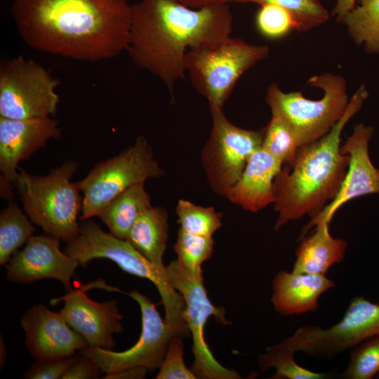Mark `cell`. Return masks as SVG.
I'll list each match as a JSON object with an SVG mask.
<instances>
[{
    "label": "cell",
    "instance_id": "cell-1",
    "mask_svg": "<svg viewBox=\"0 0 379 379\" xmlns=\"http://www.w3.org/2000/svg\"><path fill=\"white\" fill-rule=\"evenodd\" d=\"M10 12L24 43L39 51L97 62L128 46V0H13Z\"/></svg>",
    "mask_w": 379,
    "mask_h": 379
},
{
    "label": "cell",
    "instance_id": "cell-2",
    "mask_svg": "<svg viewBox=\"0 0 379 379\" xmlns=\"http://www.w3.org/2000/svg\"><path fill=\"white\" fill-rule=\"evenodd\" d=\"M232 25L229 4L194 9L178 0H139L132 4L126 52L173 93L187 76L186 53L230 36Z\"/></svg>",
    "mask_w": 379,
    "mask_h": 379
},
{
    "label": "cell",
    "instance_id": "cell-3",
    "mask_svg": "<svg viewBox=\"0 0 379 379\" xmlns=\"http://www.w3.org/2000/svg\"><path fill=\"white\" fill-rule=\"evenodd\" d=\"M368 96L361 84L340 119L321 139L299 148L291 166L284 165L274 182V230L289 221L320 213L336 196L345 177L350 156L340 149L343 131Z\"/></svg>",
    "mask_w": 379,
    "mask_h": 379
},
{
    "label": "cell",
    "instance_id": "cell-4",
    "mask_svg": "<svg viewBox=\"0 0 379 379\" xmlns=\"http://www.w3.org/2000/svg\"><path fill=\"white\" fill-rule=\"evenodd\" d=\"M80 224L77 237L67 244L65 252L80 265L90 260L106 258L124 271L152 281L157 287L164 307L165 321L182 338L190 335L183 315L185 303L182 295L170 283L166 270L148 260L127 240L105 232L100 225L89 219Z\"/></svg>",
    "mask_w": 379,
    "mask_h": 379
},
{
    "label": "cell",
    "instance_id": "cell-5",
    "mask_svg": "<svg viewBox=\"0 0 379 379\" xmlns=\"http://www.w3.org/2000/svg\"><path fill=\"white\" fill-rule=\"evenodd\" d=\"M78 168L73 160L64 161L46 175H34L19 168L14 187L25 213L48 234L67 244L79 234L78 216L82 197L71 178Z\"/></svg>",
    "mask_w": 379,
    "mask_h": 379
},
{
    "label": "cell",
    "instance_id": "cell-6",
    "mask_svg": "<svg viewBox=\"0 0 379 379\" xmlns=\"http://www.w3.org/2000/svg\"><path fill=\"white\" fill-rule=\"evenodd\" d=\"M270 54L266 45L251 44L231 36L190 49L185 69L196 91L209 107L223 109L240 77Z\"/></svg>",
    "mask_w": 379,
    "mask_h": 379
},
{
    "label": "cell",
    "instance_id": "cell-7",
    "mask_svg": "<svg viewBox=\"0 0 379 379\" xmlns=\"http://www.w3.org/2000/svg\"><path fill=\"white\" fill-rule=\"evenodd\" d=\"M323 91L319 100L306 98L300 91L284 92L276 83L267 88L266 102L272 113L284 117L293 128L299 147L325 136L340 119L349 103L343 77L326 72L308 80Z\"/></svg>",
    "mask_w": 379,
    "mask_h": 379
},
{
    "label": "cell",
    "instance_id": "cell-8",
    "mask_svg": "<svg viewBox=\"0 0 379 379\" xmlns=\"http://www.w3.org/2000/svg\"><path fill=\"white\" fill-rule=\"evenodd\" d=\"M164 174L147 138L138 137L132 145L98 163L76 182L83 194L81 220L98 216L112 200L131 186Z\"/></svg>",
    "mask_w": 379,
    "mask_h": 379
},
{
    "label": "cell",
    "instance_id": "cell-9",
    "mask_svg": "<svg viewBox=\"0 0 379 379\" xmlns=\"http://www.w3.org/2000/svg\"><path fill=\"white\" fill-rule=\"evenodd\" d=\"M60 79L32 59L19 55L0 64V117L12 119L54 116Z\"/></svg>",
    "mask_w": 379,
    "mask_h": 379
},
{
    "label": "cell",
    "instance_id": "cell-10",
    "mask_svg": "<svg viewBox=\"0 0 379 379\" xmlns=\"http://www.w3.org/2000/svg\"><path fill=\"white\" fill-rule=\"evenodd\" d=\"M212 126L201 152V160L211 190L225 197L241 176L250 157L261 147L265 128L252 131L232 124L223 109L210 108Z\"/></svg>",
    "mask_w": 379,
    "mask_h": 379
},
{
    "label": "cell",
    "instance_id": "cell-11",
    "mask_svg": "<svg viewBox=\"0 0 379 379\" xmlns=\"http://www.w3.org/2000/svg\"><path fill=\"white\" fill-rule=\"evenodd\" d=\"M170 283L182 295L185 303L184 319L192 335L194 362L191 371L197 378L238 379L241 375L227 369L213 357L204 335L208 319L213 317L218 323L228 325L225 310L210 300L203 283V277H195L185 271L175 260L166 267Z\"/></svg>",
    "mask_w": 379,
    "mask_h": 379
},
{
    "label": "cell",
    "instance_id": "cell-12",
    "mask_svg": "<svg viewBox=\"0 0 379 379\" xmlns=\"http://www.w3.org/2000/svg\"><path fill=\"white\" fill-rule=\"evenodd\" d=\"M378 335L379 304L358 296L335 324L300 327L284 342L295 352L328 359Z\"/></svg>",
    "mask_w": 379,
    "mask_h": 379
},
{
    "label": "cell",
    "instance_id": "cell-13",
    "mask_svg": "<svg viewBox=\"0 0 379 379\" xmlns=\"http://www.w3.org/2000/svg\"><path fill=\"white\" fill-rule=\"evenodd\" d=\"M128 295L138 302L141 311V333L136 343L121 352L91 346L81 350L105 374L136 367H145L151 372L160 368L172 338L178 335L148 297L137 291Z\"/></svg>",
    "mask_w": 379,
    "mask_h": 379
},
{
    "label": "cell",
    "instance_id": "cell-14",
    "mask_svg": "<svg viewBox=\"0 0 379 379\" xmlns=\"http://www.w3.org/2000/svg\"><path fill=\"white\" fill-rule=\"evenodd\" d=\"M59 122L51 117L12 119L0 117V194L13 201V187L20 161L29 159L47 142L60 138Z\"/></svg>",
    "mask_w": 379,
    "mask_h": 379
},
{
    "label": "cell",
    "instance_id": "cell-15",
    "mask_svg": "<svg viewBox=\"0 0 379 379\" xmlns=\"http://www.w3.org/2000/svg\"><path fill=\"white\" fill-rule=\"evenodd\" d=\"M60 241L48 234L32 236L6 265V279L18 284L54 279L62 284L67 293L72 291L71 279L80 265L61 251Z\"/></svg>",
    "mask_w": 379,
    "mask_h": 379
},
{
    "label": "cell",
    "instance_id": "cell-16",
    "mask_svg": "<svg viewBox=\"0 0 379 379\" xmlns=\"http://www.w3.org/2000/svg\"><path fill=\"white\" fill-rule=\"evenodd\" d=\"M373 133L372 127L359 124L341 145L342 153L350 156L341 187L335 197L305 226L302 236L321 222L330 223L335 212L351 199L379 193V171L373 166L368 155V143Z\"/></svg>",
    "mask_w": 379,
    "mask_h": 379
},
{
    "label": "cell",
    "instance_id": "cell-17",
    "mask_svg": "<svg viewBox=\"0 0 379 379\" xmlns=\"http://www.w3.org/2000/svg\"><path fill=\"white\" fill-rule=\"evenodd\" d=\"M25 345L37 361L68 357L88 346L83 337L67 324L60 312L35 305L21 317Z\"/></svg>",
    "mask_w": 379,
    "mask_h": 379
},
{
    "label": "cell",
    "instance_id": "cell-18",
    "mask_svg": "<svg viewBox=\"0 0 379 379\" xmlns=\"http://www.w3.org/2000/svg\"><path fill=\"white\" fill-rule=\"evenodd\" d=\"M65 305L60 311L67 324L86 340L88 346L113 350L114 334L124 328L117 302H98L90 299L81 290L67 293Z\"/></svg>",
    "mask_w": 379,
    "mask_h": 379
},
{
    "label": "cell",
    "instance_id": "cell-19",
    "mask_svg": "<svg viewBox=\"0 0 379 379\" xmlns=\"http://www.w3.org/2000/svg\"><path fill=\"white\" fill-rule=\"evenodd\" d=\"M283 165L261 147L250 157L241 176L225 197L253 213L275 200L274 182Z\"/></svg>",
    "mask_w": 379,
    "mask_h": 379
},
{
    "label": "cell",
    "instance_id": "cell-20",
    "mask_svg": "<svg viewBox=\"0 0 379 379\" xmlns=\"http://www.w3.org/2000/svg\"><path fill=\"white\" fill-rule=\"evenodd\" d=\"M335 286L324 274L281 271L273 280L272 303L284 316L314 312L319 307L320 296Z\"/></svg>",
    "mask_w": 379,
    "mask_h": 379
},
{
    "label": "cell",
    "instance_id": "cell-21",
    "mask_svg": "<svg viewBox=\"0 0 379 379\" xmlns=\"http://www.w3.org/2000/svg\"><path fill=\"white\" fill-rule=\"evenodd\" d=\"M328 226L327 222H319L313 234L302 240L295 251L293 272L325 275L331 267L343 260L347 242L333 237Z\"/></svg>",
    "mask_w": 379,
    "mask_h": 379
},
{
    "label": "cell",
    "instance_id": "cell-22",
    "mask_svg": "<svg viewBox=\"0 0 379 379\" xmlns=\"http://www.w3.org/2000/svg\"><path fill=\"white\" fill-rule=\"evenodd\" d=\"M168 232L167 211L161 206H152L136 220L126 240L154 265L166 270L163 255Z\"/></svg>",
    "mask_w": 379,
    "mask_h": 379
},
{
    "label": "cell",
    "instance_id": "cell-23",
    "mask_svg": "<svg viewBox=\"0 0 379 379\" xmlns=\"http://www.w3.org/2000/svg\"><path fill=\"white\" fill-rule=\"evenodd\" d=\"M152 206L145 182L135 184L112 200L100 213L98 217L115 237H126L136 221Z\"/></svg>",
    "mask_w": 379,
    "mask_h": 379
},
{
    "label": "cell",
    "instance_id": "cell-24",
    "mask_svg": "<svg viewBox=\"0 0 379 379\" xmlns=\"http://www.w3.org/2000/svg\"><path fill=\"white\" fill-rule=\"evenodd\" d=\"M340 22L350 38L368 53H379V0H359Z\"/></svg>",
    "mask_w": 379,
    "mask_h": 379
},
{
    "label": "cell",
    "instance_id": "cell-25",
    "mask_svg": "<svg viewBox=\"0 0 379 379\" xmlns=\"http://www.w3.org/2000/svg\"><path fill=\"white\" fill-rule=\"evenodd\" d=\"M27 214L13 202L0 213V265H6L13 254L33 236L35 228Z\"/></svg>",
    "mask_w": 379,
    "mask_h": 379
},
{
    "label": "cell",
    "instance_id": "cell-26",
    "mask_svg": "<svg viewBox=\"0 0 379 379\" xmlns=\"http://www.w3.org/2000/svg\"><path fill=\"white\" fill-rule=\"evenodd\" d=\"M261 147L283 166L293 164L300 148L295 132L281 115L272 113L266 128Z\"/></svg>",
    "mask_w": 379,
    "mask_h": 379
},
{
    "label": "cell",
    "instance_id": "cell-27",
    "mask_svg": "<svg viewBox=\"0 0 379 379\" xmlns=\"http://www.w3.org/2000/svg\"><path fill=\"white\" fill-rule=\"evenodd\" d=\"M296 352L284 340L268 347L264 354L259 356L260 368L265 371L269 368L276 370L274 379H324L328 378L326 373H319L305 368L295 361Z\"/></svg>",
    "mask_w": 379,
    "mask_h": 379
},
{
    "label": "cell",
    "instance_id": "cell-28",
    "mask_svg": "<svg viewBox=\"0 0 379 379\" xmlns=\"http://www.w3.org/2000/svg\"><path fill=\"white\" fill-rule=\"evenodd\" d=\"M213 244V237L193 235L180 228L174 245L176 260L192 276L203 277L201 265L211 257Z\"/></svg>",
    "mask_w": 379,
    "mask_h": 379
},
{
    "label": "cell",
    "instance_id": "cell-29",
    "mask_svg": "<svg viewBox=\"0 0 379 379\" xmlns=\"http://www.w3.org/2000/svg\"><path fill=\"white\" fill-rule=\"evenodd\" d=\"M176 214L180 229L193 235L212 237L222 225V213L213 207L198 206L188 200L178 201Z\"/></svg>",
    "mask_w": 379,
    "mask_h": 379
},
{
    "label": "cell",
    "instance_id": "cell-30",
    "mask_svg": "<svg viewBox=\"0 0 379 379\" xmlns=\"http://www.w3.org/2000/svg\"><path fill=\"white\" fill-rule=\"evenodd\" d=\"M232 3L276 4L293 16L296 31L306 32L326 22L329 13L319 0H232Z\"/></svg>",
    "mask_w": 379,
    "mask_h": 379
},
{
    "label": "cell",
    "instance_id": "cell-31",
    "mask_svg": "<svg viewBox=\"0 0 379 379\" xmlns=\"http://www.w3.org/2000/svg\"><path fill=\"white\" fill-rule=\"evenodd\" d=\"M379 373V335L354 347L347 368L342 373L346 379H371Z\"/></svg>",
    "mask_w": 379,
    "mask_h": 379
},
{
    "label": "cell",
    "instance_id": "cell-32",
    "mask_svg": "<svg viewBox=\"0 0 379 379\" xmlns=\"http://www.w3.org/2000/svg\"><path fill=\"white\" fill-rule=\"evenodd\" d=\"M255 25L258 32L269 39H279L296 30L295 22L290 12L276 4L260 6Z\"/></svg>",
    "mask_w": 379,
    "mask_h": 379
},
{
    "label": "cell",
    "instance_id": "cell-33",
    "mask_svg": "<svg viewBox=\"0 0 379 379\" xmlns=\"http://www.w3.org/2000/svg\"><path fill=\"white\" fill-rule=\"evenodd\" d=\"M181 336H174L156 379H196L195 375L184 361V344Z\"/></svg>",
    "mask_w": 379,
    "mask_h": 379
},
{
    "label": "cell",
    "instance_id": "cell-34",
    "mask_svg": "<svg viewBox=\"0 0 379 379\" xmlns=\"http://www.w3.org/2000/svg\"><path fill=\"white\" fill-rule=\"evenodd\" d=\"M75 354L60 359L37 361L32 364L24 375L27 379H59L74 363Z\"/></svg>",
    "mask_w": 379,
    "mask_h": 379
},
{
    "label": "cell",
    "instance_id": "cell-35",
    "mask_svg": "<svg viewBox=\"0 0 379 379\" xmlns=\"http://www.w3.org/2000/svg\"><path fill=\"white\" fill-rule=\"evenodd\" d=\"M102 373L98 366L88 357H78L65 373L62 379L98 378Z\"/></svg>",
    "mask_w": 379,
    "mask_h": 379
},
{
    "label": "cell",
    "instance_id": "cell-36",
    "mask_svg": "<svg viewBox=\"0 0 379 379\" xmlns=\"http://www.w3.org/2000/svg\"><path fill=\"white\" fill-rule=\"evenodd\" d=\"M148 370L145 367H136L121 371L106 373L105 379H140L146 376Z\"/></svg>",
    "mask_w": 379,
    "mask_h": 379
},
{
    "label": "cell",
    "instance_id": "cell-37",
    "mask_svg": "<svg viewBox=\"0 0 379 379\" xmlns=\"http://www.w3.org/2000/svg\"><path fill=\"white\" fill-rule=\"evenodd\" d=\"M359 0H336L335 6L333 10V15L336 16V20H340L353 8H355Z\"/></svg>",
    "mask_w": 379,
    "mask_h": 379
},
{
    "label": "cell",
    "instance_id": "cell-38",
    "mask_svg": "<svg viewBox=\"0 0 379 379\" xmlns=\"http://www.w3.org/2000/svg\"><path fill=\"white\" fill-rule=\"evenodd\" d=\"M181 4L185 6L194 8L199 9L204 7L214 6V5H220V4H227L232 3V0H178Z\"/></svg>",
    "mask_w": 379,
    "mask_h": 379
},
{
    "label": "cell",
    "instance_id": "cell-39",
    "mask_svg": "<svg viewBox=\"0 0 379 379\" xmlns=\"http://www.w3.org/2000/svg\"><path fill=\"white\" fill-rule=\"evenodd\" d=\"M377 378H379V373H378V376H377Z\"/></svg>",
    "mask_w": 379,
    "mask_h": 379
},
{
    "label": "cell",
    "instance_id": "cell-40",
    "mask_svg": "<svg viewBox=\"0 0 379 379\" xmlns=\"http://www.w3.org/2000/svg\"><path fill=\"white\" fill-rule=\"evenodd\" d=\"M378 171H379V169H378Z\"/></svg>",
    "mask_w": 379,
    "mask_h": 379
}]
</instances>
